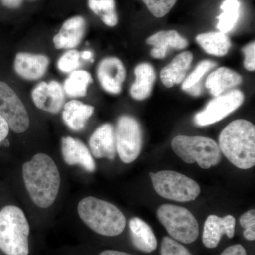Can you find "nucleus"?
<instances>
[{
    "mask_svg": "<svg viewBox=\"0 0 255 255\" xmlns=\"http://www.w3.org/2000/svg\"><path fill=\"white\" fill-rule=\"evenodd\" d=\"M23 182L35 205L47 209L56 200L60 187V175L53 159L38 153L23 164Z\"/></svg>",
    "mask_w": 255,
    "mask_h": 255,
    "instance_id": "nucleus-1",
    "label": "nucleus"
},
{
    "mask_svg": "<svg viewBox=\"0 0 255 255\" xmlns=\"http://www.w3.org/2000/svg\"><path fill=\"white\" fill-rule=\"evenodd\" d=\"M219 147L228 160L242 169L255 164V127L245 119L228 124L219 136Z\"/></svg>",
    "mask_w": 255,
    "mask_h": 255,
    "instance_id": "nucleus-2",
    "label": "nucleus"
},
{
    "mask_svg": "<svg viewBox=\"0 0 255 255\" xmlns=\"http://www.w3.org/2000/svg\"><path fill=\"white\" fill-rule=\"evenodd\" d=\"M79 216L94 232L115 237L125 229L127 220L114 204L93 196L84 198L78 206Z\"/></svg>",
    "mask_w": 255,
    "mask_h": 255,
    "instance_id": "nucleus-3",
    "label": "nucleus"
},
{
    "mask_svg": "<svg viewBox=\"0 0 255 255\" xmlns=\"http://www.w3.org/2000/svg\"><path fill=\"white\" fill-rule=\"evenodd\" d=\"M30 226L22 210L8 205L0 210V249L6 255H29Z\"/></svg>",
    "mask_w": 255,
    "mask_h": 255,
    "instance_id": "nucleus-4",
    "label": "nucleus"
},
{
    "mask_svg": "<svg viewBox=\"0 0 255 255\" xmlns=\"http://www.w3.org/2000/svg\"><path fill=\"white\" fill-rule=\"evenodd\" d=\"M172 150L188 164H197L203 169L217 165L221 159L219 145L209 137L177 135L172 141Z\"/></svg>",
    "mask_w": 255,
    "mask_h": 255,
    "instance_id": "nucleus-5",
    "label": "nucleus"
},
{
    "mask_svg": "<svg viewBox=\"0 0 255 255\" xmlns=\"http://www.w3.org/2000/svg\"><path fill=\"white\" fill-rule=\"evenodd\" d=\"M157 215L172 239L184 244H191L199 237L197 220L186 208L164 204L159 206Z\"/></svg>",
    "mask_w": 255,
    "mask_h": 255,
    "instance_id": "nucleus-6",
    "label": "nucleus"
},
{
    "mask_svg": "<svg viewBox=\"0 0 255 255\" xmlns=\"http://www.w3.org/2000/svg\"><path fill=\"white\" fill-rule=\"evenodd\" d=\"M156 192L164 199L179 202L194 201L201 192L195 181L174 171H160L150 174Z\"/></svg>",
    "mask_w": 255,
    "mask_h": 255,
    "instance_id": "nucleus-7",
    "label": "nucleus"
},
{
    "mask_svg": "<svg viewBox=\"0 0 255 255\" xmlns=\"http://www.w3.org/2000/svg\"><path fill=\"white\" fill-rule=\"evenodd\" d=\"M115 139L121 160L126 164L136 160L142 147V128L136 119L130 116L121 117L117 121Z\"/></svg>",
    "mask_w": 255,
    "mask_h": 255,
    "instance_id": "nucleus-8",
    "label": "nucleus"
},
{
    "mask_svg": "<svg viewBox=\"0 0 255 255\" xmlns=\"http://www.w3.org/2000/svg\"><path fill=\"white\" fill-rule=\"evenodd\" d=\"M0 115L16 133L26 132L29 127L30 119L26 107L14 90L2 81H0Z\"/></svg>",
    "mask_w": 255,
    "mask_h": 255,
    "instance_id": "nucleus-9",
    "label": "nucleus"
},
{
    "mask_svg": "<svg viewBox=\"0 0 255 255\" xmlns=\"http://www.w3.org/2000/svg\"><path fill=\"white\" fill-rule=\"evenodd\" d=\"M244 101V95L236 90L218 96L210 101L204 110L194 117V123L199 127H206L219 122L238 110Z\"/></svg>",
    "mask_w": 255,
    "mask_h": 255,
    "instance_id": "nucleus-10",
    "label": "nucleus"
},
{
    "mask_svg": "<svg viewBox=\"0 0 255 255\" xmlns=\"http://www.w3.org/2000/svg\"><path fill=\"white\" fill-rule=\"evenodd\" d=\"M31 98L37 108L56 114L63 107L65 92L61 84L56 80L41 82L32 90Z\"/></svg>",
    "mask_w": 255,
    "mask_h": 255,
    "instance_id": "nucleus-11",
    "label": "nucleus"
},
{
    "mask_svg": "<svg viewBox=\"0 0 255 255\" xmlns=\"http://www.w3.org/2000/svg\"><path fill=\"white\" fill-rule=\"evenodd\" d=\"M126 75L123 63L115 57L104 58L97 67V78L101 86L112 95H118L122 92Z\"/></svg>",
    "mask_w": 255,
    "mask_h": 255,
    "instance_id": "nucleus-12",
    "label": "nucleus"
},
{
    "mask_svg": "<svg viewBox=\"0 0 255 255\" xmlns=\"http://www.w3.org/2000/svg\"><path fill=\"white\" fill-rule=\"evenodd\" d=\"M49 63V58L46 55L20 52L15 57L14 69L20 78L35 81L44 76Z\"/></svg>",
    "mask_w": 255,
    "mask_h": 255,
    "instance_id": "nucleus-13",
    "label": "nucleus"
},
{
    "mask_svg": "<svg viewBox=\"0 0 255 255\" xmlns=\"http://www.w3.org/2000/svg\"><path fill=\"white\" fill-rule=\"evenodd\" d=\"M236 219L231 215L221 218L216 215H210L204 224L202 241L204 246L214 249L219 246L223 235L231 239L235 236Z\"/></svg>",
    "mask_w": 255,
    "mask_h": 255,
    "instance_id": "nucleus-14",
    "label": "nucleus"
},
{
    "mask_svg": "<svg viewBox=\"0 0 255 255\" xmlns=\"http://www.w3.org/2000/svg\"><path fill=\"white\" fill-rule=\"evenodd\" d=\"M61 151L64 161L68 165H80L87 172H95V160L81 140L70 136L63 137L61 140Z\"/></svg>",
    "mask_w": 255,
    "mask_h": 255,
    "instance_id": "nucleus-15",
    "label": "nucleus"
},
{
    "mask_svg": "<svg viewBox=\"0 0 255 255\" xmlns=\"http://www.w3.org/2000/svg\"><path fill=\"white\" fill-rule=\"evenodd\" d=\"M86 28V21L82 16H75L68 18L53 37L55 48L58 50L76 48L83 39Z\"/></svg>",
    "mask_w": 255,
    "mask_h": 255,
    "instance_id": "nucleus-16",
    "label": "nucleus"
},
{
    "mask_svg": "<svg viewBox=\"0 0 255 255\" xmlns=\"http://www.w3.org/2000/svg\"><path fill=\"white\" fill-rule=\"evenodd\" d=\"M92 155L96 158L113 160L117 153L115 131L112 124H102L96 129L89 140Z\"/></svg>",
    "mask_w": 255,
    "mask_h": 255,
    "instance_id": "nucleus-17",
    "label": "nucleus"
},
{
    "mask_svg": "<svg viewBox=\"0 0 255 255\" xmlns=\"http://www.w3.org/2000/svg\"><path fill=\"white\" fill-rule=\"evenodd\" d=\"M146 43L153 46L150 53L156 59H163L167 56L171 48L182 50L187 48L189 45L185 38L173 30L157 32L149 37Z\"/></svg>",
    "mask_w": 255,
    "mask_h": 255,
    "instance_id": "nucleus-18",
    "label": "nucleus"
},
{
    "mask_svg": "<svg viewBox=\"0 0 255 255\" xmlns=\"http://www.w3.org/2000/svg\"><path fill=\"white\" fill-rule=\"evenodd\" d=\"M132 245L138 251L150 253L157 248V241L152 228L140 218H132L129 223Z\"/></svg>",
    "mask_w": 255,
    "mask_h": 255,
    "instance_id": "nucleus-19",
    "label": "nucleus"
},
{
    "mask_svg": "<svg viewBox=\"0 0 255 255\" xmlns=\"http://www.w3.org/2000/svg\"><path fill=\"white\" fill-rule=\"evenodd\" d=\"M95 108L91 105H85L78 100H71L64 106L63 120L64 123L73 131L83 130L87 121L94 114Z\"/></svg>",
    "mask_w": 255,
    "mask_h": 255,
    "instance_id": "nucleus-20",
    "label": "nucleus"
},
{
    "mask_svg": "<svg viewBox=\"0 0 255 255\" xmlns=\"http://www.w3.org/2000/svg\"><path fill=\"white\" fill-rule=\"evenodd\" d=\"M193 55L191 52L185 51L178 55L168 65L162 69L160 78L164 86L170 88L179 85L185 78L190 68Z\"/></svg>",
    "mask_w": 255,
    "mask_h": 255,
    "instance_id": "nucleus-21",
    "label": "nucleus"
},
{
    "mask_svg": "<svg viewBox=\"0 0 255 255\" xmlns=\"http://www.w3.org/2000/svg\"><path fill=\"white\" fill-rule=\"evenodd\" d=\"M243 81L241 75L231 69L221 67L210 74L206 79V87L211 95L218 97L226 90L238 86Z\"/></svg>",
    "mask_w": 255,
    "mask_h": 255,
    "instance_id": "nucleus-22",
    "label": "nucleus"
},
{
    "mask_svg": "<svg viewBox=\"0 0 255 255\" xmlns=\"http://www.w3.org/2000/svg\"><path fill=\"white\" fill-rule=\"evenodd\" d=\"M135 75L136 78L130 87V95L134 100H145L150 97L155 84V69L150 64L141 63L135 68Z\"/></svg>",
    "mask_w": 255,
    "mask_h": 255,
    "instance_id": "nucleus-23",
    "label": "nucleus"
},
{
    "mask_svg": "<svg viewBox=\"0 0 255 255\" xmlns=\"http://www.w3.org/2000/svg\"><path fill=\"white\" fill-rule=\"evenodd\" d=\"M196 40L206 53L215 56H224L231 46L229 37L222 32L201 33L196 37Z\"/></svg>",
    "mask_w": 255,
    "mask_h": 255,
    "instance_id": "nucleus-24",
    "label": "nucleus"
},
{
    "mask_svg": "<svg viewBox=\"0 0 255 255\" xmlns=\"http://www.w3.org/2000/svg\"><path fill=\"white\" fill-rule=\"evenodd\" d=\"M93 82L91 75L86 70H75L64 82L63 90L68 97L77 98L86 96L89 85Z\"/></svg>",
    "mask_w": 255,
    "mask_h": 255,
    "instance_id": "nucleus-25",
    "label": "nucleus"
},
{
    "mask_svg": "<svg viewBox=\"0 0 255 255\" xmlns=\"http://www.w3.org/2000/svg\"><path fill=\"white\" fill-rule=\"evenodd\" d=\"M88 6L107 26L114 27L118 23L115 0H88Z\"/></svg>",
    "mask_w": 255,
    "mask_h": 255,
    "instance_id": "nucleus-26",
    "label": "nucleus"
},
{
    "mask_svg": "<svg viewBox=\"0 0 255 255\" xmlns=\"http://www.w3.org/2000/svg\"><path fill=\"white\" fill-rule=\"evenodd\" d=\"M221 9L223 12L220 14L218 29L226 33L231 31L237 23L239 18L240 2L238 0H225Z\"/></svg>",
    "mask_w": 255,
    "mask_h": 255,
    "instance_id": "nucleus-27",
    "label": "nucleus"
},
{
    "mask_svg": "<svg viewBox=\"0 0 255 255\" xmlns=\"http://www.w3.org/2000/svg\"><path fill=\"white\" fill-rule=\"evenodd\" d=\"M80 53L75 49H70L58 59L57 67L60 72L71 73L80 66Z\"/></svg>",
    "mask_w": 255,
    "mask_h": 255,
    "instance_id": "nucleus-28",
    "label": "nucleus"
},
{
    "mask_svg": "<svg viewBox=\"0 0 255 255\" xmlns=\"http://www.w3.org/2000/svg\"><path fill=\"white\" fill-rule=\"evenodd\" d=\"M216 66V63L211 61V60H204V61L201 62L197 65L195 70L183 82L182 90L185 91L187 89L199 83L204 75L208 73L211 69L214 68Z\"/></svg>",
    "mask_w": 255,
    "mask_h": 255,
    "instance_id": "nucleus-29",
    "label": "nucleus"
},
{
    "mask_svg": "<svg viewBox=\"0 0 255 255\" xmlns=\"http://www.w3.org/2000/svg\"><path fill=\"white\" fill-rule=\"evenodd\" d=\"M142 1L153 16L162 18L168 14L177 0H142Z\"/></svg>",
    "mask_w": 255,
    "mask_h": 255,
    "instance_id": "nucleus-30",
    "label": "nucleus"
},
{
    "mask_svg": "<svg viewBox=\"0 0 255 255\" xmlns=\"http://www.w3.org/2000/svg\"><path fill=\"white\" fill-rule=\"evenodd\" d=\"M161 255H192L186 247L170 237H164L160 249Z\"/></svg>",
    "mask_w": 255,
    "mask_h": 255,
    "instance_id": "nucleus-31",
    "label": "nucleus"
},
{
    "mask_svg": "<svg viewBox=\"0 0 255 255\" xmlns=\"http://www.w3.org/2000/svg\"><path fill=\"white\" fill-rule=\"evenodd\" d=\"M240 223L242 227L245 228L244 237L249 241L255 240V211L250 210L248 212L242 215L240 219Z\"/></svg>",
    "mask_w": 255,
    "mask_h": 255,
    "instance_id": "nucleus-32",
    "label": "nucleus"
},
{
    "mask_svg": "<svg viewBox=\"0 0 255 255\" xmlns=\"http://www.w3.org/2000/svg\"><path fill=\"white\" fill-rule=\"evenodd\" d=\"M243 53L245 55L244 66L246 70L249 71L255 70V43H250L249 45L243 48Z\"/></svg>",
    "mask_w": 255,
    "mask_h": 255,
    "instance_id": "nucleus-33",
    "label": "nucleus"
},
{
    "mask_svg": "<svg viewBox=\"0 0 255 255\" xmlns=\"http://www.w3.org/2000/svg\"><path fill=\"white\" fill-rule=\"evenodd\" d=\"M221 255H247V252L241 245H233L225 249Z\"/></svg>",
    "mask_w": 255,
    "mask_h": 255,
    "instance_id": "nucleus-34",
    "label": "nucleus"
},
{
    "mask_svg": "<svg viewBox=\"0 0 255 255\" xmlns=\"http://www.w3.org/2000/svg\"><path fill=\"white\" fill-rule=\"evenodd\" d=\"M9 130L7 122L0 115V143L4 141L6 137H7Z\"/></svg>",
    "mask_w": 255,
    "mask_h": 255,
    "instance_id": "nucleus-35",
    "label": "nucleus"
},
{
    "mask_svg": "<svg viewBox=\"0 0 255 255\" xmlns=\"http://www.w3.org/2000/svg\"><path fill=\"white\" fill-rule=\"evenodd\" d=\"M2 4L9 9H16L21 6L22 0H0Z\"/></svg>",
    "mask_w": 255,
    "mask_h": 255,
    "instance_id": "nucleus-36",
    "label": "nucleus"
},
{
    "mask_svg": "<svg viewBox=\"0 0 255 255\" xmlns=\"http://www.w3.org/2000/svg\"><path fill=\"white\" fill-rule=\"evenodd\" d=\"M184 92H187L189 95L194 96V97L199 96L202 92V85H201V82H199L194 86L191 87L190 88L187 89Z\"/></svg>",
    "mask_w": 255,
    "mask_h": 255,
    "instance_id": "nucleus-37",
    "label": "nucleus"
},
{
    "mask_svg": "<svg viewBox=\"0 0 255 255\" xmlns=\"http://www.w3.org/2000/svg\"><path fill=\"white\" fill-rule=\"evenodd\" d=\"M99 255H132L123 251H114V250H107L102 252Z\"/></svg>",
    "mask_w": 255,
    "mask_h": 255,
    "instance_id": "nucleus-38",
    "label": "nucleus"
},
{
    "mask_svg": "<svg viewBox=\"0 0 255 255\" xmlns=\"http://www.w3.org/2000/svg\"><path fill=\"white\" fill-rule=\"evenodd\" d=\"M92 56H93V53L91 51H89V50H85V51L80 53V58L84 60L91 59Z\"/></svg>",
    "mask_w": 255,
    "mask_h": 255,
    "instance_id": "nucleus-39",
    "label": "nucleus"
}]
</instances>
